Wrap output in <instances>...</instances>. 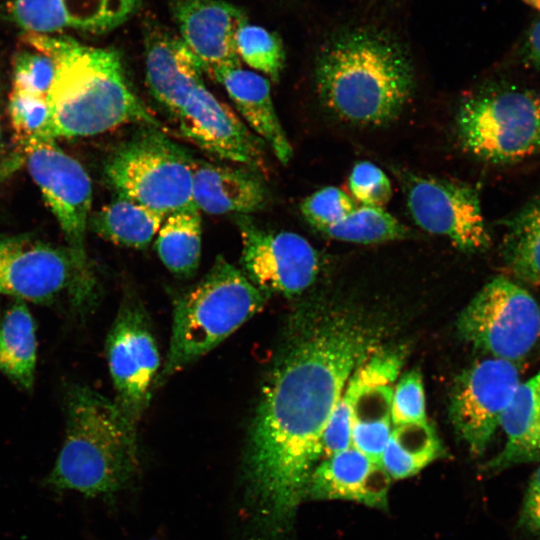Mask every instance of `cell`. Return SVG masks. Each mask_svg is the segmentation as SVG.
<instances>
[{"label":"cell","instance_id":"cell-1","mask_svg":"<svg viewBox=\"0 0 540 540\" xmlns=\"http://www.w3.org/2000/svg\"><path fill=\"white\" fill-rule=\"evenodd\" d=\"M300 324L262 387L250 430L249 495L270 529H280L307 496L331 413L373 351L371 332L351 317Z\"/></svg>","mask_w":540,"mask_h":540},{"label":"cell","instance_id":"cell-2","mask_svg":"<svg viewBox=\"0 0 540 540\" xmlns=\"http://www.w3.org/2000/svg\"><path fill=\"white\" fill-rule=\"evenodd\" d=\"M23 41L56 64L47 95L54 140L98 135L124 124L161 127L133 90L116 49L49 34L26 33Z\"/></svg>","mask_w":540,"mask_h":540},{"label":"cell","instance_id":"cell-3","mask_svg":"<svg viewBox=\"0 0 540 540\" xmlns=\"http://www.w3.org/2000/svg\"><path fill=\"white\" fill-rule=\"evenodd\" d=\"M145 66L151 95L186 139L219 159L264 170V142L207 88L200 61L180 36L150 28Z\"/></svg>","mask_w":540,"mask_h":540},{"label":"cell","instance_id":"cell-4","mask_svg":"<svg viewBox=\"0 0 540 540\" xmlns=\"http://www.w3.org/2000/svg\"><path fill=\"white\" fill-rule=\"evenodd\" d=\"M324 105L344 121L378 126L400 115L414 88V73L399 44L382 33L357 29L325 45L316 65Z\"/></svg>","mask_w":540,"mask_h":540},{"label":"cell","instance_id":"cell-5","mask_svg":"<svg viewBox=\"0 0 540 540\" xmlns=\"http://www.w3.org/2000/svg\"><path fill=\"white\" fill-rule=\"evenodd\" d=\"M64 401V442L46 484L87 496L118 492L138 469L137 425L115 400L84 385H70Z\"/></svg>","mask_w":540,"mask_h":540},{"label":"cell","instance_id":"cell-6","mask_svg":"<svg viewBox=\"0 0 540 540\" xmlns=\"http://www.w3.org/2000/svg\"><path fill=\"white\" fill-rule=\"evenodd\" d=\"M268 298L241 269L218 256L208 273L175 301L169 349L156 384L210 352Z\"/></svg>","mask_w":540,"mask_h":540},{"label":"cell","instance_id":"cell-7","mask_svg":"<svg viewBox=\"0 0 540 540\" xmlns=\"http://www.w3.org/2000/svg\"><path fill=\"white\" fill-rule=\"evenodd\" d=\"M193 161L160 128L144 126L111 154L104 174L117 196L167 216L195 206Z\"/></svg>","mask_w":540,"mask_h":540},{"label":"cell","instance_id":"cell-8","mask_svg":"<svg viewBox=\"0 0 540 540\" xmlns=\"http://www.w3.org/2000/svg\"><path fill=\"white\" fill-rule=\"evenodd\" d=\"M462 146L493 164H510L540 153V93L499 88L474 94L459 107Z\"/></svg>","mask_w":540,"mask_h":540},{"label":"cell","instance_id":"cell-9","mask_svg":"<svg viewBox=\"0 0 540 540\" xmlns=\"http://www.w3.org/2000/svg\"><path fill=\"white\" fill-rule=\"evenodd\" d=\"M457 330L493 358L519 363L540 338V306L511 279L495 277L463 309Z\"/></svg>","mask_w":540,"mask_h":540},{"label":"cell","instance_id":"cell-10","mask_svg":"<svg viewBox=\"0 0 540 540\" xmlns=\"http://www.w3.org/2000/svg\"><path fill=\"white\" fill-rule=\"evenodd\" d=\"M95 276L83 271L71 251L28 236L0 238V294L50 304L67 290L75 308L94 295Z\"/></svg>","mask_w":540,"mask_h":540},{"label":"cell","instance_id":"cell-11","mask_svg":"<svg viewBox=\"0 0 540 540\" xmlns=\"http://www.w3.org/2000/svg\"><path fill=\"white\" fill-rule=\"evenodd\" d=\"M105 347L115 401L137 425L149 404L161 361L148 315L134 297L122 301Z\"/></svg>","mask_w":540,"mask_h":540},{"label":"cell","instance_id":"cell-12","mask_svg":"<svg viewBox=\"0 0 540 540\" xmlns=\"http://www.w3.org/2000/svg\"><path fill=\"white\" fill-rule=\"evenodd\" d=\"M23 149L28 171L56 217L67 242L66 247L80 268L94 275L85 248L92 205L89 175L54 140L35 142Z\"/></svg>","mask_w":540,"mask_h":540},{"label":"cell","instance_id":"cell-13","mask_svg":"<svg viewBox=\"0 0 540 540\" xmlns=\"http://www.w3.org/2000/svg\"><path fill=\"white\" fill-rule=\"evenodd\" d=\"M520 382L518 363L493 357L476 362L458 376L449 414L472 454L484 453Z\"/></svg>","mask_w":540,"mask_h":540},{"label":"cell","instance_id":"cell-14","mask_svg":"<svg viewBox=\"0 0 540 540\" xmlns=\"http://www.w3.org/2000/svg\"><path fill=\"white\" fill-rule=\"evenodd\" d=\"M237 225L242 243L241 270L261 291L292 296L314 282L318 255L301 235L265 229L248 215H239Z\"/></svg>","mask_w":540,"mask_h":540},{"label":"cell","instance_id":"cell-15","mask_svg":"<svg viewBox=\"0 0 540 540\" xmlns=\"http://www.w3.org/2000/svg\"><path fill=\"white\" fill-rule=\"evenodd\" d=\"M407 205L423 230L447 237L465 252L490 244L477 190L466 183L433 177L408 176Z\"/></svg>","mask_w":540,"mask_h":540},{"label":"cell","instance_id":"cell-16","mask_svg":"<svg viewBox=\"0 0 540 540\" xmlns=\"http://www.w3.org/2000/svg\"><path fill=\"white\" fill-rule=\"evenodd\" d=\"M401 366L398 353L370 354L355 368L343 391L351 409V446L381 466L392 431V396Z\"/></svg>","mask_w":540,"mask_h":540},{"label":"cell","instance_id":"cell-17","mask_svg":"<svg viewBox=\"0 0 540 540\" xmlns=\"http://www.w3.org/2000/svg\"><path fill=\"white\" fill-rule=\"evenodd\" d=\"M180 38L204 71L241 66L236 35L248 23L244 10L223 0H169Z\"/></svg>","mask_w":540,"mask_h":540},{"label":"cell","instance_id":"cell-18","mask_svg":"<svg viewBox=\"0 0 540 540\" xmlns=\"http://www.w3.org/2000/svg\"><path fill=\"white\" fill-rule=\"evenodd\" d=\"M138 0H13V20L28 33L63 29L103 33L125 22Z\"/></svg>","mask_w":540,"mask_h":540},{"label":"cell","instance_id":"cell-19","mask_svg":"<svg viewBox=\"0 0 540 540\" xmlns=\"http://www.w3.org/2000/svg\"><path fill=\"white\" fill-rule=\"evenodd\" d=\"M390 476L381 465L350 447L315 467L307 490L314 499H341L385 508Z\"/></svg>","mask_w":540,"mask_h":540},{"label":"cell","instance_id":"cell-20","mask_svg":"<svg viewBox=\"0 0 540 540\" xmlns=\"http://www.w3.org/2000/svg\"><path fill=\"white\" fill-rule=\"evenodd\" d=\"M192 196L199 211L213 215H247L264 208L268 192L262 179L252 170L194 158Z\"/></svg>","mask_w":540,"mask_h":540},{"label":"cell","instance_id":"cell-21","mask_svg":"<svg viewBox=\"0 0 540 540\" xmlns=\"http://www.w3.org/2000/svg\"><path fill=\"white\" fill-rule=\"evenodd\" d=\"M226 90L245 122L287 164L293 149L276 113L267 78L239 67H226L211 74Z\"/></svg>","mask_w":540,"mask_h":540},{"label":"cell","instance_id":"cell-22","mask_svg":"<svg viewBox=\"0 0 540 540\" xmlns=\"http://www.w3.org/2000/svg\"><path fill=\"white\" fill-rule=\"evenodd\" d=\"M506 435L503 449L484 466L489 473L540 461V370L520 382L503 415Z\"/></svg>","mask_w":540,"mask_h":540},{"label":"cell","instance_id":"cell-23","mask_svg":"<svg viewBox=\"0 0 540 540\" xmlns=\"http://www.w3.org/2000/svg\"><path fill=\"white\" fill-rule=\"evenodd\" d=\"M33 317L16 300L0 321V372L24 390L34 385L37 341Z\"/></svg>","mask_w":540,"mask_h":540},{"label":"cell","instance_id":"cell-24","mask_svg":"<svg viewBox=\"0 0 540 540\" xmlns=\"http://www.w3.org/2000/svg\"><path fill=\"white\" fill-rule=\"evenodd\" d=\"M165 215L128 198L117 196L90 219L101 237L125 247L144 249L161 227Z\"/></svg>","mask_w":540,"mask_h":540},{"label":"cell","instance_id":"cell-25","mask_svg":"<svg viewBox=\"0 0 540 540\" xmlns=\"http://www.w3.org/2000/svg\"><path fill=\"white\" fill-rule=\"evenodd\" d=\"M201 246L202 220L196 206L167 215L156 234L155 249L161 262L179 277L196 272Z\"/></svg>","mask_w":540,"mask_h":540},{"label":"cell","instance_id":"cell-26","mask_svg":"<svg viewBox=\"0 0 540 540\" xmlns=\"http://www.w3.org/2000/svg\"><path fill=\"white\" fill-rule=\"evenodd\" d=\"M442 453L440 440L427 422L394 426L382 455V467L394 479L417 474Z\"/></svg>","mask_w":540,"mask_h":540},{"label":"cell","instance_id":"cell-27","mask_svg":"<svg viewBox=\"0 0 540 540\" xmlns=\"http://www.w3.org/2000/svg\"><path fill=\"white\" fill-rule=\"evenodd\" d=\"M504 259L520 280L540 285V195L505 221Z\"/></svg>","mask_w":540,"mask_h":540},{"label":"cell","instance_id":"cell-28","mask_svg":"<svg viewBox=\"0 0 540 540\" xmlns=\"http://www.w3.org/2000/svg\"><path fill=\"white\" fill-rule=\"evenodd\" d=\"M345 242L373 244L405 238L409 230L382 207L361 206L322 231Z\"/></svg>","mask_w":540,"mask_h":540},{"label":"cell","instance_id":"cell-29","mask_svg":"<svg viewBox=\"0 0 540 540\" xmlns=\"http://www.w3.org/2000/svg\"><path fill=\"white\" fill-rule=\"evenodd\" d=\"M238 55L249 67L277 82L285 65L280 37L258 25L247 23L236 35Z\"/></svg>","mask_w":540,"mask_h":540},{"label":"cell","instance_id":"cell-30","mask_svg":"<svg viewBox=\"0 0 540 540\" xmlns=\"http://www.w3.org/2000/svg\"><path fill=\"white\" fill-rule=\"evenodd\" d=\"M8 114L20 145L54 140L50 132V110L46 97L12 89Z\"/></svg>","mask_w":540,"mask_h":540},{"label":"cell","instance_id":"cell-31","mask_svg":"<svg viewBox=\"0 0 540 540\" xmlns=\"http://www.w3.org/2000/svg\"><path fill=\"white\" fill-rule=\"evenodd\" d=\"M55 74V62L44 53L19 51L13 59L12 89L47 98Z\"/></svg>","mask_w":540,"mask_h":540},{"label":"cell","instance_id":"cell-32","mask_svg":"<svg viewBox=\"0 0 540 540\" xmlns=\"http://www.w3.org/2000/svg\"><path fill=\"white\" fill-rule=\"evenodd\" d=\"M355 202L337 187H325L306 197L300 204L305 220L321 232L338 223L356 209Z\"/></svg>","mask_w":540,"mask_h":540},{"label":"cell","instance_id":"cell-33","mask_svg":"<svg viewBox=\"0 0 540 540\" xmlns=\"http://www.w3.org/2000/svg\"><path fill=\"white\" fill-rule=\"evenodd\" d=\"M391 417L394 426L427 421L424 386L418 371L405 373L394 386Z\"/></svg>","mask_w":540,"mask_h":540},{"label":"cell","instance_id":"cell-34","mask_svg":"<svg viewBox=\"0 0 540 540\" xmlns=\"http://www.w3.org/2000/svg\"><path fill=\"white\" fill-rule=\"evenodd\" d=\"M348 183L352 195L363 206L382 207L392 196L389 178L369 161L354 165Z\"/></svg>","mask_w":540,"mask_h":540},{"label":"cell","instance_id":"cell-35","mask_svg":"<svg viewBox=\"0 0 540 540\" xmlns=\"http://www.w3.org/2000/svg\"><path fill=\"white\" fill-rule=\"evenodd\" d=\"M350 447L351 409L342 393L323 432L322 456L327 458Z\"/></svg>","mask_w":540,"mask_h":540},{"label":"cell","instance_id":"cell-36","mask_svg":"<svg viewBox=\"0 0 540 540\" xmlns=\"http://www.w3.org/2000/svg\"><path fill=\"white\" fill-rule=\"evenodd\" d=\"M517 526L523 532L533 536H540V466L529 480Z\"/></svg>","mask_w":540,"mask_h":540},{"label":"cell","instance_id":"cell-37","mask_svg":"<svg viewBox=\"0 0 540 540\" xmlns=\"http://www.w3.org/2000/svg\"><path fill=\"white\" fill-rule=\"evenodd\" d=\"M526 50L531 61L540 68V20L529 31Z\"/></svg>","mask_w":540,"mask_h":540},{"label":"cell","instance_id":"cell-38","mask_svg":"<svg viewBox=\"0 0 540 540\" xmlns=\"http://www.w3.org/2000/svg\"><path fill=\"white\" fill-rule=\"evenodd\" d=\"M527 5L540 11V0H523Z\"/></svg>","mask_w":540,"mask_h":540},{"label":"cell","instance_id":"cell-39","mask_svg":"<svg viewBox=\"0 0 540 540\" xmlns=\"http://www.w3.org/2000/svg\"><path fill=\"white\" fill-rule=\"evenodd\" d=\"M0 143H1V128H0Z\"/></svg>","mask_w":540,"mask_h":540},{"label":"cell","instance_id":"cell-40","mask_svg":"<svg viewBox=\"0 0 540 540\" xmlns=\"http://www.w3.org/2000/svg\"><path fill=\"white\" fill-rule=\"evenodd\" d=\"M0 321H1V317H0Z\"/></svg>","mask_w":540,"mask_h":540}]
</instances>
